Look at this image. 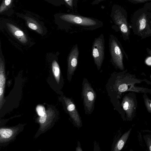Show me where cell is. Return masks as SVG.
<instances>
[{
	"label": "cell",
	"instance_id": "cell-1",
	"mask_svg": "<svg viewBox=\"0 0 151 151\" xmlns=\"http://www.w3.org/2000/svg\"><path fill=\"white\" fill-rule=\"evenodd\" d=\"M124 71L118 76L114 86V89L117 93V98H120L122 93L129 91L137 93H151V89L135 86L136 84H139L145 81L148 84H151V82L147 80L137 78L135 75L126 73Z\"/></svg>",
	"mask_w": 151,
	"mask_h": 151
},
{
	"label": "cell",
	"instance_id": "cell-2",
	"mask_svg": "<svg viewBox=\"0 0 151 151\" xmlns=\"http://www.w3.org/2000/svg\"><path fill=\"white\" fill-rule=\"evenodd\" d=\"M125 113L126 120L131 121L135 116L137 101L136 96L134 92H130L123 97L121 104Z\"/></svg>",
	"mask_w": 151,
	"mask_h": 151
},
{
	"label": "cell",
	"instance_id": "cell-3",
	"mask_svg": "<svg viewBox=\"0 0 151 151\" xmlns=\"http://www.w3.org/2000/svg\"><path fill=\"white\" fill-rule=\"evenodd\" d=\"M109 50L111 60L116 67L122 70L124 69L123 53L115 38L109 39Z\"/></svg>",
	"mask_w": 151,
	"mask_h": 151
},
{
	"label": "cell",
	"instance_id": "cell-4",
	"mask_svg": "<svg viewBox=\"0 0 151 151\" xmlns=\"http://www.w3.org/2000/svg\"><path fill=\"white\" fill-rule=\"evenodd\" d=\"M92 54L98 70L101 68L105 56L104 40L103 37L96 38L93 43Z\"/></svg>",
	"mask_w": 151,
	"mask_h": 151
},
{
	"label": "cell",
	"instance_id": "cell-5",
	"mask_svg": "<svg viewBox=\"0 0 151 151\" xmlns=\"http://www.w3.org/2000/svg\"><path fill=\"white\" fill-rule=\"evenodd\" d=\"M82 94L85 110L91 113L93 109L96 95L93 89L88 82H83Z\"/></svg>",
	"mask_w": 151,
	"mask_h": 151
},
{
	"label": "cell",
	"instance_id": "cell-6",
	"mask_svg": "<svg viewBox=\"0 0 151 151\" xmlns=\"http://www.w3.org/2000/svg\"><path fill=\"white\" fill-rule=\"evenodd\" d=\"M79 54L77 45H76L72 48L68 57V78L69 81L71 80L76 68Z\"/></svg>",
	"mask_w": 151,
	"mask_h": 151
},
{
	"label": "cell",
	"instance_id": "cell-7",
	"mask_svg": "<svg viewBox=\"0 0 151 151\" xmlns=\"http://www.w3.org/2000/svg\"><path fill=\"white\" fill-rule=\"evenodd\" d=\"M62 18L67 22L83 26H93L96 24V22L92 19L73 14L64 15Z\"/></svg>",
	"mask_w": 151,
	"mask_h": 151
},
{
	"label": "cell",
	"instance_id": "cell-8",
	"mask_svg": "<svg viewBox=\"0 0 151 151\" xmlns=\"http://www.w3.org/2000/svg\"><path fill=\"white\" fill-rule=\"evenodd\" d=\"M114 16V20L116 24L119 26L125 40L129 39L130 30L126 18L118 10H116Z\"/></svg>",
	"mask_w": 151,
	"mask_h": 151
},
{
	"label": "cell",
	"instance_id": "cell-9",
	"mask_svg": "<svg viewBox=\"0 0 151 151\" xmlns=\"http://www.w3.org/2000/svg\"><path fill=\"white\" fill-rule=\"evenodd\" d=\"M66 109L70 118L78 127H81L82 122L79 114L74 103L70 99L63 98Z\"/></svg>",
	"mask_w": 151,
	"mask_h": 151
},
{
	"label": "cell",
	"instance_id": "cell-10",
	"mask_svg": "<svg viewBox=\"0 0 151 151\" xmlns=\"http://www.w3.org/2000/svg\"><path fill=\"white\" fill-rule=\"evenodd\" d=\"M137 31L135 34L142 39L151 36V30L148 29L146 15L143 14L137 21Z\"/></svg>",
	"mask_w": 151,
	"mask_h": 151
},
{
	"label": "cell",
	"instance_id": "cell-11",
	"mask_svg": "<svg viewBox=\"0 0 151 151\" xmlns=\"http://www.w3.org/2000/svg\"><path fill=\"white\" fill-rule=\"evenodd\" d=\"M55 116L54 111L49 108L46 111L45 115L40 116L39 121L40 124V129L43 131L50 124Z\"/></svg>",
	"mask_w": 151,
	"mask_h": 151
},
{
	"label": "cell",
	"instance_id": "cell-12",
	"mask_svg": "<svg viewBox=\"0 0 151 151\" xmlns=\"http://www.w3.org/2000/svg\"><path fill=\"white\" fill-rule=\"evenodd\" d=\"M19 130L18 128H1L0 129V142L4 143L12 139L16 135Z\"/></svg>",
	"mask_w": 151,
	"mask_h": 151
},
{
	"label": "cell",
	"instance_id": "cell-13",
	"mask_svg": "<svg viewBox=\"0 0 151 151\" xmlns=\"http://www.w3.org/2000/svg\"><path fill=\"white\" fill-rule=\"evenodd\" d=\"M6 82L4 64L1 58L0 66V109L3 105L4 101V94Z\"/></svg>",
	"mask_w": 151,
	"mask_h": 151
},
{
	"label": "cell",
	"instance_id": "cell-14",
	"mask_svg": "<svg viewBox=\"0 0 151 151\" xmlns=\"http://www.w3.org/2000/svg\"><path fill=\"white\" fill-rule=\"evenodd\" d=\"M9 29L14 36L22 43H26L28 41L27 36L21 30L12 25H9Z\"/></svg>",
	"mask_w": 151,
	"mask_h": 151
},
{
	"label": "cell",
	"instance_id": "cell-15",
	"mask_svg": "<svg viewBox=\"0 0 151 151\" xmlns=\"http://www.w3.org/2000/svg\"><path fill=\"white\" fill-rule=\"evenodd\" d=\"M132 129V128H130L122 135L116 143L113 150L114 151H120L123 148L130 135Z\"/></svg>",
	"mask_w": 151,
	"mask_h": 151
},
{
	"label": "cell",
	"instance_id": "cell-16",
	"mask_svg": "<svg viewBox=\"0 0 151 151\" xmlns=\"http://www.w3.org/2000/svg\"><path fill=\"white\" fill-rule=\"evenodd\" d=\"M52 68L54 76L57 83L59 84L60 79V71L59 65L55 60L52 62Z\"/></svg>",
	"mask_w": 151,
	"mask_h": 151
},
{
	"label": "cell",
	"instance_id": "cell-17",
	"mask_svg": "<svg viewBox=\"0 0 151 151\" xmlns=\"http://www.w3.org/2000/svg\"><path fill=\"white\" fill-rule=\"evenodd\" d=\"M142 96L146 109L148 112L151 114V99L149 98L147 93H144Z\"/></svg>",
	"mask_w": 151,
	"mask_h": 151
},
{
	"label": "cell",
	"instance_id": "cell-18",
	"mask_svg": "<svg viewBox=\"0 0 151 151\" xmlns=\"http://www.w3.org/2000/svg\"><path fill=\"white\" fill-rule=\"evenodd\" d=\"M143 138L148 150L151 151V134H147L143 136Z\"/></svg>",
	"mask_w": 151,
	"mask_h": 151
},
{
	"label": "cell",
	"instance_id": "cell-19",
	"mask_svg": "<svg viewBox=\"0 0 151 151\" xmlns=\"http://www.w3.org/2000/svg\"><path fill=\"white\" fill-rule=\"evenodd\" d=\"M36 110L37 114L40 116H44L46 111L44 107L41 105H38L37 106Z\"/></svg>",
	"mask_w": 151,
	"mask_h": 151
},
{
	"label": "cell",
	"instance_id": "cell-20",
	"mask_svg": "<svg viewBox=\"0 0 151 151\" xmlns=\"http://www.w3.org/2000/svg\"><path fill=\"white\" fill-rule=\"evenodd\" d=\"M28 27L31 29L33 30H36L37 29V26L32 23H29L28 24Z\"/></svg>",
	"mask_w": 151,
	"mask_h": 151
},
{
	"label": "cell",
	"instance_id": "cell-21",
	"mask_svg": "<svg viewBox=\"0 0 151 151\" xmlns=\"http://www.w3.org/2000/svg\"><path fill=\"white\" fill-rule=\"evenodd\" d=\"M65 2L70 6H73V0H64Z\"/></svg>",
	"mask_w": 151,
	"mask_h": 151
},
{
	"label": "cell",
	"instance_id": "cell-22",
	"mask_svg": "<svg viewBox=\"0 0 151 151\" xmlns=\"http://www.w3.org/2000/svg\"><path fill=\"white\" fill-rule=\"evenodd\" d=\"M132 1L138 2H145L146 1H151V0H131Z\"/></svg>",
	"mask_w": 151,
	"mask_h": 151
},
{
	"label": "cell",
	"instance_id": "cell-23",
	"mask_svg": "<svg viewBox=\"0 0 151 151\" xmlns=\"http://www.w3.org/2000/svg\"><path fill=\"white\" fill-rule=\"evenodd\" d=\"M11 0H5V3L6 5H9L11 3Z\"/></svg>",
	"mask_w": 151,
	"mask_h": 151
},
{
	"label": "cell",
	"instance_id": "cell-24",
	"mask_svg": "<svg viewBox=\"0 0 151 151\" xmlns=\"http://www.w3.org/2000/svg\"><path fill=\"white\" fill-rule=\"evenodd\" d=\"M146 50L147 54L151 56V49L147 48Z\"/></svg>",
	"mask_w": 151,
	"mask_h": 151
},
{
	"label": "cell",
	"instance_id": "cell-25",
	"mask_svg": "<svg viewBox=\"0 0 151 151\" xmlns=\"http://www.w3.org/2000/svg\"><path fill=\"white\" fill-rule=\"evenodd\" d=\"M76 151H82V150L80 146H78L76 149Z\"/></svg>",
	"mask_w": 151,
	"mask_h": 151
},
{
	"label": "cell",
	"instance_id": "cell-26",
	"mask_svg": "<svg viewBox=\"0 0 151 151\" xmlns=\"http://www.w3.org/2000/svg\"><path fill=\"white\" fill-rule=\"evenodd\" d=\"M150 80H151V74L150 76Z\"/></svg>",
	"mask_w": 151,
	"mask_h": 151
},
{
	"label": "cell",
	"instance_id": "cell-27",
	"mask_svg": "<svg viewBox=\"0 0 151 151\" xmlns=\"http://www.w3.org/2000/svg\"><path fill=\"white\" fill-rule=\"evenodd\" d=\"M101 0H99V1H101Z\"/></svg>",
	"mask_w": 151,
	"mask_h": 151
},
{
	"label": "cell",
	"instance_id": "cell-28",
	"mask_svg": "<svg viewBox=\"0 0 151 151\" xmlns=\"http://www.w3.org/2000/svg\"></svg>",
	"mask_w": 151,
	"mask_h": 151
}]
</instances>
